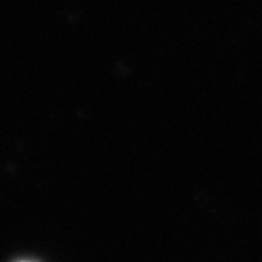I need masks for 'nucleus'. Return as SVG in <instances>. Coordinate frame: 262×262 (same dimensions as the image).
<instances>
[{
    "label": "nucleus",
    "instance_id": "1",
    "mask_svg": "<svg viewBox=\"0 0 262 262\" xmlns=\"http://www.w3.org/2000/svg\"><path fill=\"white\" fill-rule=\"evenodd\" d=\"M22 262H26V260H22Z\"/></svg>",
    "mask_w": 262,
    "mask_h": 262
}]
</instances>
